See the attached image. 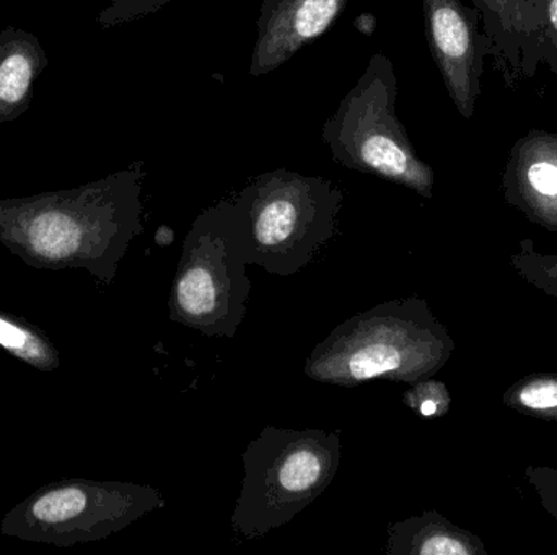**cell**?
I'll return each mask as SVG.
<instances>
[{
    "label": "cell",
    "mask_w": 557,
    "mask_h": 555,
    "mask_svg": "<svg viewBox=\"0 0 557 555\" xmlns=\"http://www.w3.org/2000/svg\"><path fill=\"white\" fill-rule=\"evenodd\" d=\"M522 78H532L540 62L557 74V0H520Z\"/></svg>",
    "instance_id": "5bb4252c"
},
{
    "label": "cell",
    "mask_w": 557,
    "mask_h": 555,
    "mask_svg": "<svg viewBox=\"0 0 557 555\" xmlns=\"http://www.w3.org/2000/svg\"><path fill=\"white\" fill-rule=\"evenodd\" d=\"M525 479L539 495L546 514L557 521V469L549 466H527Z\"/></svg>",
    "instance_id": "ffe728a7"
},
{
    "label": "cell",
    "mask_w": 557,
    "mask_h": 555,
    "mask_svg": "<svg viewBox=\"0 0 557 555\" xmlns=\"http://www.w3.org/2000/svg\"><path fill=\"white\" fill-rule=\"evenodd\" d=\"M349 0H263L250 75L261 77L282 67L305 46L334 25Z\"/></svg>",
    "instance_id": "9c48e42d"
},
{
    "label": "cell",
    "mask_w": 557,
    "mask_h": 555,
    "mask_svg": "<svg viewBox=\"0 0 557 555\" xmlns=\"http://www.w3.org/2000/svg\"><path fill=\"white\" fill-rule=\"evenodd\" d=\"M144 178L134 162L77 188L0 199V244L35 269H84L110 286L144 230Z\"/></svg>",
    "instance_id": "6da1fadb"
},
{
    "label": "cell",
    "mask_w": 557,
    "mask_h": 555,
    "mask_svg": "<svg viewBox=\"0 0 557 555\" xmlns=\"http://www.w3.org/2000/svg\"><path fill=\"white\" fill-rule=\"evenodd\" d=\"M341 458L337 432L264 427L242 455L244 479L232 530L258 540L284 527L333 484Z\"/></svg>",
    "instance_id": "277c9868"
},
{
    "label": "cell",
    "mask_w": 557,
    "mask_h": 555,
    "mask_svg": "<svg viewBox=\"0 0 557 555\" xmlns=\"http://www.w3.org/2000/svg\"><path fill=\"white\" fill-rule=\"evenodd\" d=\"M503 403L513 413L557 424V374L520 378L504 393Z\"/></svg>",
    "instance_id": "2e32d148"
},
{
    "label": "cell",
    "mask_w": 557,
    "mask_h": 555,
    "mask_svg": "<svg viewBox=\"0 0 557 555\" xmlns=\"http://www.w3.org/2000/svg\"><path fill=\"white\" fill-rule=\"evenodd\" d=\"M480 10L484 33L490 39L491 58L507 87L522 80L523 25L520 0H473Z\"/></svg>",
    "instance_id": "4fadbf2b"
},
{
    "label": "cell",
    "mask_w": 557,
    "mask_h": 555,
    "mask_svg": "<svg viewBox=\"0 0 557 555\" xmlns=\"http://www.w3.org/2000/svg\"><path fill=\"white\" fill-rule=\"evenodd\" d=\"M455 351L445 325L421 297L389 300L339 323L314 345L304 374L352 388L372 380L412 384L434 378Z\"/></svg>",
    "instance_id": "7a4b0ae2"
},
{
    "label": "cell",
    "mask_w": 557,
    "mask_h": 555,
    "mask_svg": "<svg viewBox=\"0 0 557 555\" xmlns=\"http://www.w3.org/2000/svg\"><path fill=\"white\" fill-rule=\"evenodd\" d=\"M425 38L458 113L470 119L481 94L484 59L491 46L481 13L461 0H422Z\"/></svg>",
    "instance_id": "ba28073f"
},
{
    "label": "cell",
    "mask_w": 557,
    "mask_h": 555,
    "mask_svg": "<svg viewBox=\"0 0 557 555\" xmlns=\"http://www.w3.org/2000/svg\"><path fill=\"white\" fill-rule=\"evenodd\" d=\"M388 555H487L486 546L470 531L428 510L396 521L388 528Z\"/></svg>",
    "instance_id": "7c38bea8"
},
{
    "label": "cell",
    "mask_w": 557,
    "mask_h": 555,
    "mask_svg": "<svg viewBox=\"0 0 557 555\" xmlns=\"http://www.w3.org/2000/svg\"><path fill=\"white\" fill-rule=\"evenodd\" d=\"M409 387L411 388L403 394V403L419 416L438 419L450 413L451 396L447 384L428 378Z\"/></svg>",
    "instance_id": "ac0fdd59"
},
{
    "label": "cell",
    "mask_w": 557,
    "mask_h": 555,
    "mask_svg": "<svg viewBox=\"0 0 557 555\" xmlns=\"http://www.w3.org/2000/svg\"><path fill=\"white\" fill-rule=\"evenodd\" d=\"M228 199L248 264L278 277L300 273L333 240L344 205L330 179L285 168L255 176Z\"/></svg>",
    "instance_id": "3957f363"
},
{
    "label": "cell",
    "mask_w": 557,
    "mask_h": 555,
    "mask_svg": "<svg viewBox=\"0 0 557 555\" xmlns=\"http://www.w3.org/2000/svg\"><path fill=\"white\" fill-rule=\"evenodd\" d=\"M173 0H110L98 15L97 23L103 29L126 25L146 18L169 5Z\"/></svg>",
    "instance_id": "d6986e66"
},
{
    "label": "cell",
    "mask_w": 557,
    "mask_h": 555,
    "mask_svg": "<svg viewBox=\"0 0 557 555\" xmlns=\"http://www.w3.org/2000/svg\"><path fill=\"white\" fill-rule=\"evenodd\" d=\"M398 78L388 55L375 52L357 84L327 117L321 139L334 162L379 176L424 199L434 195L435 173L419 159L396 114Z\"/></svg>",
    "instance_id": "5b68a950"
},
{
    "label": "cell",
    "mask_w": 557,
    "mask_h": 555,
    "mask_svg": "<svg viewBox=\"0 0 557 555\" xmlns=\"http://www.w3.org/2000/svg\"><path fill=\"white\" fill-rule=\"evenodd\" d=\"M165 505L162 492L150 485L62 479L42 485L7 512L0 533L64 550L107 540Z\"/></svg>",
    "instance_id": "52a82bcc"
},
{
    "label": "cell",
    "mask_w": 557,
    "mask_h": 555,
    "mask_svg": "<svg viewBox=\"0 0 557 555\" xmlns=\"http://www.w3.org/2000/svg\"><path fill=\"white\" fill-rule=\"evenodd\" d=\"M247 266L231 199H222L186 234L170 290V319L208 338H235L253 290Z\"/></svg>",
    "instance_id": "8992f818"
},
{
    "label": "cell",
    "mask_w": 557,
    "mask_h": 555,
    "mask_svg": "<svg viewBox=\"0 0 557 555\" xmlns=\"http://www.w3.org/2000/svg\"><path fill=\"white\" fill-rule=\"evenodd\" d=\"M48 62L38 36L16 26L0 29V124L12 123L29 110Z\"/></svg>",
    "instance_id": "8fae6325"
},
{
    "label": "cell",
    "mask_w": 557,
    "mask_h": 555,
    "mask_svg": "<svg viewBox=\"0 0 557 555\" xmlns=\"http://www.w3.org/2000/svg\"><path fill=\"white\" fill-rule=\"evenodd\" d=\"M0 349L28 367L45 374L61 367V357L51 339L38 326L0 310Z\"/></svg>",
    "instance_id": "9a60e30c"
},
{
    "label": "cell",
    "mask_w": 557,
    "mask_h": 555,
    "mask_svg": "<svg viewBox=\"0 0 557 555\" xmlns=\"http://www.w3.org/2000/svg\"><path fill=\"white\" fill-rule=\"evenodd\" d=\"M503 189L507 204L532 224L557 231V134L533 129L513 143Z\"/></svg>",
    "instance_id": "30bf717a"
},
{
    "label": "cell",
    "mask_w": 557,
    "mask_h": 555,
    "mask_svg": "<svg viewBox=\"0 0 557 555\" xmlns=\"http://www.w3.org/2000/svg\"><path fill=\"white\" fill-rule=\"evenodd\" d=\"M510 266L523 282L557 299V254L540 253L532 240H523Z\"/></svg>",
    "instance_id": "e0dca14e"
}]
</instances>
